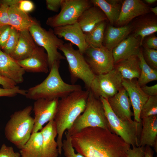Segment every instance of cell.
<instances>
[{
	"instance_id": "obj_32",
	"label": "cell",
	"mask_w": 157,
	"mask_h": 157,
	"mask_svg": "<svg viewBox=\"0 0 157 157\" xmlns=\"http://www.w3.org/2000/svg\"><path fill=\"white\" fill-rule=\"evenodd\" d=\"M20 31L11 27L9 37L2 50L10 55L15 49L19 40Z\"/></svg>"
},
{
	"instance_id": "obj_36",
	"label": "cell",
	"mask_w": 157,
	"mask_h": 157,
	"mask_svg": "<svg viewBox=\"0 0 157 157\" xmlns=\"http://www.w3.org/2000/svg\"><path fill=\"white\" fill-rule=\"evenodd\" d=\"M11 27L9 25L0 27V49L2 50L9 37Z\"/></svg>"
},
{
	"instance_id": "obj_50",
	"label": "cell",
	"mask_w": 157,
	"mask_h": 157,
	"mask_svg": "<svg viewBox=\"0 0 157 157\" xmlns=\"http://www.w3.org/2000/svg\"><path fill=\"white\" fill-rule=\"evenodd\" d=\"M2 4L1 2V0H0V6H1V5Z\"/></svg>"
},
{
	"instance_id": "obj_1",
	"label": "cell",
	"mask_w": 157,
	"mask_h": 157,
	"mask_svg": "<svg viewBox=\"0 0 157 157\" xmlns=\"http://www.w3.org/2000/svg\"><path fill=\"white\" fill-rule=\"evenodd\" d=\"M72 145L85 157H127L130 145L108 130L84 128L71 136Z\"/></svg>"
},
{
	"instance_id": "obj_15",
	"label": "cell",
	"mask_w": 157,
	"mask_h": 157,
	"mask_svg": "<svg viewBox=\"0 0 157 157\" xmlns=\"http://www.w3.org/2000/svg\"><path fill=\"white\" fill-rule=\"evenodd\" d=\"M17 61L25 72L47 74L49 71L47 54L44 48L38 46L28 58Z\"/></svg>"
},
{
	"instance_id": "obj_23",
	"label": "cell",
	"mask_w": 157,
	"mask_h": 157,
	"mask_svg": "<svg viewBox=\"0 0 157 157\" xmlns=\"http://www.w3.org/2000/svg\"><path fill=\"white\" fill-rule=\"evenodd\" d=\"M107 19L98 7L92 6L85 10L78 18L77 22L84 33L90 31L99 23Z\"/></svg>"
},
{
	"instance_id": "obj_37",
	"label": "cell",
	"mask_w": 157,
	"mask_h": 157,
	"mask_svg": "<svg viewBox=\"0 0 157 157\" xmlns=\"http://www.w3.org/2000/svg\"><path fill=\"white\" fill-rule=\"evenodd\" d=\"M144 49H157V37L154 34L145 37L142 41L141 46Z\"/></svg>"
},
{
	"instance_id": "obj_14",
	"label": "cell",
	"mask_w": 157,
	"mask_h": 157,
	"mask_svg": "<svg viewBox=\"0 0 157 157\" xmlns=\"http://www.w3.org/2000/svg\"><path fill=\"white\" fill-rule=\"evenodd\" d=\"M150 8L145 3L140 0L123 1L120 14L115 24L121 26L128 24L137 17L148 14Z\"/></svg>"
},
{
	"instance_id": "obj_12",
	"label": "cell",
	"mask_w": 157,
	"mask_h": 157,
	"mask_svg": "<svg viewBox=\"0 0 157 157\" xmlns=\"http://www.w3.org/2000/svg\"><path fill=\"white\" fill-rule=\"evenodd\" d=\"M59 99H40L35 100L33 106L34 124L32 133L40 131L45 124L54 120Z\"/></svg>"
},
{
	"instance_id": "obj_24",
	"label": "cell",
	"mask_w": 157,
	"mask_h": 157,
	"mask_svg": "<svg viewBox=\"0 0 157 157\" xmlns=\"http://www.w3.org/2000/svg\"><path fill=\"white\" fill-rule=\"evenodd\" d=\"M8 14L9 25L19 31L28 30L39 23L28 13L20 10L17 5L9 7Z\"/></svg>"
},
{
	"instance_id": "obj_8",
	"label": "cell",
	"mask_w": 157,
	"mask_h": 157,
	"mask_svg": "<svg viewBox=\"0 0 157 157\" xmlns=\"http://www.w3.org/2000/svg\"><path fill=\"white\" fill-rule=\"evenodd\" d=\"M28 30L37 46L43 47L45 50L48 57L49 70L55 62L65 59L58 50L64 43V42L55 34L53 29L49 28L47 30L39 23L30 27Z\"/></svg>"
},
{
	"instance_id": "obj_47",
	"label": "cell",
	"mask_w": 157,
	"mask_h": 157,
	"mask_svg": "<svg viewBox=\"0 0 157 157\" xmlns=\"http://www.w3.org/2000/svg\"><path fill=\"white\" fill-rule=\"evenodd\" d=\"M20 1V0H1L2 4H6L9 7L18 5Z\"/></svg>"
},
{
	"instance_id": "obj_27",
	"label": "cell",
	"mask_w": 157,
	"mask_h": 157,
	"mask_svg": "<svg viewBox=\"0 0 157 157\" xmlns=\"http://www.w3.org/2000/svg\"><path fill=\"white\" fill-rule=\"evenodd\" d=\"M147 14L140 16L134 24H132V34L140 37L141 46L145 37L154 34L157 31L156 18Z\"/></svg>"
},
{
	"instance_id": "obj_48",
	"label": "cell",
	"mask_w": 157,
	"mask_h": 157,
	"mask_svg": "<svg viewBox=\"0 0 157 157\" xmlns=\"http://www.w3.org/2000/svg\"><path fill=\"white\" fill-rule=\"evenodd\" d=\"M150 11L152 12L155 15H157V6L154 7L150 8Z\"/></svg>"
},
{
	"instance_id": "obj_6",
	"label": "cell",
	"mask_w": 157,
	"mask_h": 157,
	"mask_svg": "<svg viewBox=\"0 0 157 157\" xmlns=\"http://www.w3.org/2000/svg\"><path fill=\"white\" fill-rule=\"evenodd\" d=\"M58 49L62 51L68 64L71 81L75 84L78 79L84 83L87 90L93 92L96 75L92 71L83 55L75 49L71 43H64Z\"/></svg>"
},
{
	"instance_id": "obj_44",
	"label": "cell",
	"mask_w": 157,
	"mask_h": 157,
	"mask_svg": "<svg viewBox=\"0 0 157 157\" xmlns=\"http://www.w3.org/2000/svg\"><path fill=\"white\" fill-rule=\"evenodd\" d=\"M141 88L143 91L149 97L157 96V84L151 86L145 85Z\"/></svg>"
},
{
	"instance_id": "obj_9",
	"label": "cell",
	"mask_w": 157,
	"mask_h": 157,
	"mask_svg": "<svg viewBox=\"0 0 157 157\" xmlns=\"http://www.w3.org/2000/svg\"><path fill=\"white\" fill-rule=\"evenodd\" d=\"M92 5L90 0H64L59 13L48 17L46 24L54 28L74 24L82 13Z\"/></svg>"
},
{
	"instance_id": "obj_16",
	"label": "cell",
	"mask_w": 157,
	"mask_h": 157,
	"mask_svg": "<svg viewBox=\"0 0 157 157\" xmlns=\"http://www.w3.org/2000/svg\"><path fill=\"white\" fill-rule=\"evenodd\" d=\"M55 34L58 37L63 38L66 40L76 45L78 50L82 55L88 47L82 31L77 22L70 25L55 27Z\"/></svg>"
},
{
	"instance_id": "obj_4",
	"label": "cell",
	"mask_w": 157,
	"mask_h": 157,
	"mask_svg": "<svg viewBox=\"0 0 157 157\" xmlns=\"http://www.w3.org/2000/svg\"><path fill=\"white\" fill-rule=\"evenodd\" d=\"M33 106H28L15 112L10 116L5 128V135L8 140L20 149L30 138L34 120L31 116Z\"/></svg>"
},
{
	"instance_id": "obj_40",
	"label": "cell",
	"mask_w": 157,
	"mask_h": 157,
	"mask_svg": "<svg viewBox=\"0 0 157 157\" xmlns=\"http://www.w3.org/2000/svg\"><path fill=\"white\" fill-rule=\"evenodd\" d=\"M157 80V71H154L147 75L139 77L137 81L140 86L146 85L148 83Z\"/></svg>"
},
{
	"instance_id": "obj_38",
	"label": "cell",
	"mask_w": 157,
	"mask_h": 157,
	"mask_svg": "<svg viewBox=\"0 0 157 157\" xmlns=\"http://www.w3.org/2000/svg\"><path fill=\"white\" fill-rule=\"evenodd\" d=\"M19 153L15 152L13 148L7 146L5 144L1 145L0 149V157H20Z\"/></svg>"
},
{
	"instance_id": "obj_11",
	"label": "cell",
	"mask_w": 157,
	"mask_h": 157,
	"mask_svg": "<svg viewBox=\"0 0 157 157\" xmlns=\"http://www.w3.org/2000/svg\"><path fill=\"white\" fill-rule=\"evenodd\" d=\"M122 79L114 68L107 73L96 75L92 92L98 97H101L108 99L117 94L123 87Z\"/></svg>"
},
{
	"instance_id": "obj_25",
	"label": "cell",
	"mask_w": 157,
	"mask_h": 157,
	"mask_svg": "<svg viewBox=\"0 0 157 157\" xmlns=\"http://www.w3.org/2000/svg\"><path fill=\"white\" fill-rule=\"evenodd\" d=\"M114 68L123 78L127 80L138 79L141 74L140 61L137 55L131 56L115 63Z\"/></svg>"
},
{
	"instance_id": "obj_26",
	"label": "cell",
	"mask_w": 157,
	"mask_h": 157,
	"mask_svg": "<svg viewBox=\"0 0 157 157\" xmlns=\"http://www.w3.org/2000/svg\"><path fill=\"white\" fill-rule=\"evenodd\" d=\"M142 129L139 146L153 147L157 142V115L141 119Z\"/></svg>"
},
{
	"instance_id": "obj_18",
	"label": "cell",
	"mask_w": 157,
	"mask_h": 157,
	"mask_svg": "<svg viewBox=\"0 0 157 157\" xmlns=\"http://www.w3.org/2000/svg\"><path fill=\"white\" fill-rule=\"evenodd\" d=\"M25 72L16 61L0 49V75L17 84L24 81Z\"/></svg>"
},
{
	"instance_id": "obj_43",
	"label": "cell",
	"mask_w": 157,
	"mask_h": 157,
	"mask_svg": "<svg viewBox=\"0 0 157 157\" xmlns=\"http://www.w3.org/2000/svg\"><path fill=\"white\" fill-rule=\"evenodd\" d=\"M64 0H46V4L47 8L49 10L58 12L61 8Z\"/></svg>"
},
{
	"instance_id": "obj_17",
	"label": "cell",
	"mask_w": 157,
	"mask_h": 157,
	"mask_svg": "<svg viewBox=\"0 0 157 157\" xmlns=\"http://www.w3.org/2000/svg\"><path fill=\"white\" fill-rule=\"evenodd\" d=\"M107 99L113 112L122 120L133 122L131 117L133 113L131 110V103L128 94L123 87L113 96Z\"/></svg>"
},
{
	"instance_id": "obj_41",
	"label": "cell",
	"mask_w": 157,
	"mask_h": 157,
	"mask_svg": "<svg viewBox=\"0 0 157 157\" xmlns=\"http://www.w3.org/2000/svg\"><path fill=\"white\" fill-rule=\"evenodd\" d=\"M17 6L20 10L27 13L32 11L35 8L34 3L29 0H20Z\"/></svg>"
},
{
	"instance_id": "obj_21",
	"label": "cell",
	"mask_w": 157,
	"mask_h": 157,
	"mask_svg": "<svg viewBox=\"0 0 157 157\" xmlns=\"http://www.w3.org/2000/svg\"><path fill=\"white\" fill-rule=\"evenodd\" d=\"M132 29V24H128L117 27L113 26L111 24L106 25L104 34L103 46L112 51L130 35Z\"/></svg>"
},
{
	"instance_id": "obj_2",
	"label": "cell",
	"mask_w": 157,
	"mask_h": 157,
	"mask_svg": "<svg viewBox=\"0 0 157 157\" xmlns=\"http://www.w3.org/2000/svg\"><path fill=\"white\" fill-rule=\"evenodd\" d=\"M89 91L82 90L75 91L59 99L54 121L57 130L56 142L60 155L62 151L64 133L84 112Z\"/></svg>"
},
{
	"instance_id": "obj_39",
	"label": "cell",
	"mask_w": 157,
	"mask_h": 157,
	"mask_svg": "<svg viewBox=\"0 0 157 157\" xmlns=\"http://www.w3.org/2000/svg\"><path fill=\"white\" fill-rule=\"evenodd\" d=\"M9 7L7 5L3 4L0 6V27L9 25Z\"/></svg>"
},
{
	"instance_id": "obj_29",
	"label": "cell",
	"mask_w": 157,
	"mask_h": 157,
	"mask_svg": "<svg viewBox=\"0 0 157 157\" xmlns=\"http://www.w3.org/2000/svg\"><path fill=\"white\" fill-rule=\"evenodd\" d=\"M42 143L40 131L32 133L28 140L20 149L21 157H42Z\"/></svg>"
},
{
	"instance_id": "obj_34",
	"label": "cell",
	"mask_w": 157,
	"mask_h": 157,
	"mask_svg": "<svg viewBox=\"0 0 157 157\" xmlns=\"http://www.w3.org/2000/svg\"><path fill=\"white\" fill-rule=\"evenodd\" d=\"M65 139L63 141L62 150L65 157H85L79 153H75L71 142V136L66 134Z\"/></svg>"
},
{
	"instance_id": "obj_13",
	"label": "cell",
	"mask_w": 157,
	"mask_h": 157,
	"mask_svg": "<svg viewBox=\"0 0 157 157\" xmlns=\"http://www.w3.org/2000/svg\"><path fill=\"white\" fill-rule=\"evenodd\" d=\"M122 84L127 92L133 107L134 120L141 122L140 111L149 96L142 90L136 79L129 80L123 78Z\"/></svg>"
},
{
	"instance_id": "obj_35",
	"label": "cell",
	"mask_w": 157,
	"mask_h": 157,
	"mask_svg": "<svg viewBox=\"0 0 157 157\" xmlns=\"http://www.w3.org/2000/svg\"><path fill=\"white\" fill-rule=\"evenodd\" d=\"M26 92L27 90L20 89L17 85L11 88L6 89L0 88V97H12L18 94L25 96Z\"/></svg>"
},
{
	"instance_id": "obj_20",
	"label": "cell",
	"mask_w": 157,
	"mask_h": 157,
	"mask_svg": "<svg viewBox=\"0 0 157 157\" xmlns=\"http://www.w3.org/2000/svg\"><path fill=\"white\" fill-rule=\"evenodd\" d=\"M40 131L42 139V157H58V144L55 139L57 132L54 120L48 122Z\"/></svg>"
},
{
	"instance_id": "obj_19",
	"label": "cell",
	"mask_w": 157,
	"mask_h": 157,
	"mask_svg": "<svg viewBox=\"0 0 157 157\" xmlns=\"http://www.w3.org/2000/svg\"><path fill=\"white\" fill-rule=\"evenodd\" d=\"M140 46V37L133 34L130 35L112 50L114 64L131 56L138 55Z\"/></svg>"
},
{
	"instance_id": "obj_31",
	"label": "cell",
	"mask_w": 157,
	"mask_h": 157,
	"mask_svg": "<svg viewBox=\"0 0 157 157\" xmlns=\"http://www.w3.org/2000/svg\"><path fill=\"white\" fill-rule=\"evenodd\" d=\"M157 115V96H149L141 110L140 119Z\"/></svg>"
},
{
	"instance_id": "obj_28",
	"label": "cell",
	"mask_w": 157,
	"mask_h": 157,
	"mask_svg": "<svg viewBox=\"0 0 157 157\" xmlns=\"http://www.w3.org/2000/svg\"><path fill=\"white\" fill-rule=\"evenodd\" d=\"M93 6L104 13L111 24H115L119 15L123 2L120 0H91Z\"/></svg>"
},
{
	"instance_id": "obj_45",
	"label": "cell",
	"mask_w": 157,
	"mask_h": 157,
	"mask_svg": "<svg viewBox=\"0 0 157 157\" xmlns=\"http://www.w3.org/2000/svg\"><path fill=\"white\" fill-rule=\"evenodd\" d=\"M0 84L3 88L6 89L14 88L17 84L13 81L0 75Z\"/></svg>"
},
{
	"instance_id": "obj_5",
	"label": "cell",
	"mask_w": 157,
	"mask_h": 157,
	"mask_svg": "<svg viewBox=\"0 0 157 157\" xmlns=\"http://www.w3.org/2000/svg\"><path fill=\"white\" fill-rule=\"evenodd\" d=\"M89 127H98L111 132L100 97L89 91L85 109L76 119L72 126L66 132L70 135Z\"/></svg>"
},
{
	"instance_id": "obj_33",
	"label": "cell",
	"mask_w": 157,
	"mask_h": 157,
	"mask_svg": "<svg viewBox=\"0 0 157 157\" xmlns=\"http://www.w3.org/2000/svg\"><path fill=\"white\" fill-rule=\"evenodd\" d=\"M144 58L147 65L154 70L157 71V50L144 49H142Z\"/></svg>"
},
{
	"instance_id": "obj_10",
	"label": "cell",
	"mask_w": 157,
	"mask_h": 157,
	"mask_svg": "<svg viewBox=\"0 0 157 157\" xmlns=\"http://www.w3.org/2000/svg\"><path fill=\"white\" fill-rule=\"evenodd\" d=\"M83 55L96 75L107 73L114 69L112 51L104 46L99 48L88 46Z\"/></svg>"
},
{
	"instance_id": "obj_30",
	"label": "cell",
	"mask_w": 157,
	"mask_h": 157,
	"mask_svg": "<svg viewBox=\"0 0 157 157\" xmlns=\"http://www.w3.org/2000/svg\"><path fill=\"white\" fill-rule=\"evenodd\" d=\"M106 25V21L102 22L90 31L84 33L85 39L88 46L99 48L103 46L104 34Z\"/></svg>"
},
{
	"instance_id": "obj_46",
	"label": "cell",
	"mask_w": 157,
	"mask_h": 157,
	"mask_svg": "<svg viewBox=\"0 0 157 157\" xmlns=\"http://www.w3.org/2000/svg\"><path fill=\"white\" fill-rule=\"evenodd\" d=\"M154 153L151 147L148 146L144 147V157H154Z\"/></svg>"
},
{
	"instance_id": "obj_42",
	"label": "cell",
	"mask_w": 157,
	"mask_h": 157,
	"mask_svg": "<svg viewBox=\"0 0 157 157\" xmlns=\"http://www.w3.org/2000/svg\"><path fill=\"white\" fill-rule=\"evenodd\" d=\"M144 147H133L130 148L127 153V157H144Z\"/></svg>"
},
{
	"instance_id": "obj_7",
	"label": "cell",
	"mask_w": 157,
	"mask_h": 157,
	"mask_svg": "<svg viewBox=\"0 0 157 157\" xmlns=\"http://www.w3.org/2000/svg\"><path fill=\"white\" fill-rule=\"evenodd\" d=\"M106 116L111 132L120 137L125 142L133 147H139L142 129L141 122L121 119L111 109L107 99L101 97Z\"/></svg>"
},
{
	"instance_id": "obj_49",
	"label": "cell",
	"mask_w": 157,
	"mask_h": 157,
	"mask_svg": "<svg viewBox=\"0 0 157 157\" xmlns=\"http://www.w3.org/2000/svg\"><path fill=\"white\" fill-rule=\"evenodd\" d=\"M157 1V0H144V2L149 4H154Z\"/></svg>"
},
{
	"instance_id": "obj_22",
	"label": "cell",
	"mask_w": 157,
	"mask_h": 157,
	"mask_svg": "<svg viewBox=\"0 0 157 157\" xmlns=\"http://www.w3.org/2000/svg\"><path fill=\"white\" fill-rule=\"evenodd\" d=\"M38 46L28 30L20 31L17 45L10 56L16 61L23 60L29 56Z\"/></svg>"
},
{
	"instance_id": "obj_3",
	"label": "cell",
	"mask_w": 157,
	"mask_h": 157,
	"mask_svg": "<svg viewBox=\"0 0 157 157\" xmlns=\"http://www.w3.org/2000/svg\"><path fill=\"white\" fill-rule=\"evenodd\" d=\"M60 62L57 61L53 63L49 75L42 82L27 90L25 95L27 98L35 100L59 99L73 92L82 90L79 85L69 84L63 80L59 72Z\"/></svg>"
}]
</instances>
